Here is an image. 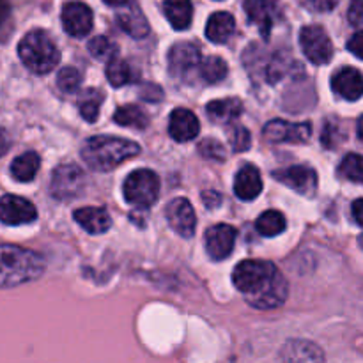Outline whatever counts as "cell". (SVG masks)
<instances>
[{"instance_id": "obj_14", "label": "cell", "mask_w": 363, "mask_h": 363, "mask_svg": "<svg viewBox=\"0 0 363 363\" xmlns=\"http://www.w3.org/2000/svg\"><path fill=\"white\" fill-rule=\"evenodd\" d=\"M236 229L229 223H218L206 233V250L213 261H223L233 252L236 243Z\"/></svg>"}, {"instance_id": "obj_7", "label": "cell", "mask_w": 363, "mask_h": 363, "mask_svg": "<svg viewBox=\"0 0 363 363\" xmlns=\"http://www.w3.org/2000/svg\"><path fill=\"white\" fill-rule=\"evenodd\" d=\"M202 57L201 50L194 43H177L169 52L170 74L179 80H190L194 74L199 77Z\"/></svg>"}, {"instance_id": "obj_45", "label": "cell", "mask_w": 363, "mask_h": 363, "mask_svg": "<svg viewBox=\"0 0 363 363\" xmlns=\"http://www.w3.org/2000/svg\"><path fill=\"white\" fill-rule=\"evenodd\" d=\"M108 6H124V4L128 2V0H105Z\"/></svg>"}, {"instance_id": "obj_39", "label": "cell", "mask_w": 363, "mask_h": 363, "mask_svg": "<svg viewBox=\"0 0 363 363\" xmlns=\"http://www.w3.org/2000/svg\"><path fill=\"white\" fill-rule=\"evenodd\" d=\"M311 9L319 11V13H325V11H332L333 7L339 4V0H303Z\"/></svg>"}, {"instance_id": "obj_40", "label": "cell", "mask_w": 363, "mask_h": 363, "mask_svg": "<svg viewBox=\"0 0 363 363\" xmlns=\"http://www.w3.org/2000/svg\"><path fill=\"white\" fill-rule=\"evenodd\" d=\"M202 201H204V204L208 206V208H216V206H220V202H222V197H220V194H216V191H204V194H202Z\"/></svg>"}, {"instance_id": "obj_25", "label": "cell", "mask_w": 363, "mask_h": 363, "mask_svg": "<svg viewBox=\"0 0 363 363\" xmlns=\"http://www.w3.org/2000/svg\"><path fill=\"white\" fill-rule=\"evenodd\" d=\"M117 21H119L121 28L124 32L131 35V38H145L149 34V23L145 20V16L142 14V11H138L137 7H130L124 13H121L117 16Z\"/></svg>"}, {"instance_id": "obj_17", "label": "cell", "mask_w": 363, "mask_h": 363, "mask_svg": "<svg viewBox=\"0 0 363 363\" xmlns=\"http://www.w3.org/2000/svg\"><path fill=\"white\" fill-rule=\"evenodd\" d=\"M332 89L337 96L357 101L363 96V77L354 67H342L332 77Z\"/></svg>"}, {"instance_id": "obj_41", "label": "cell", "mask_w": 363, "mask_h": 363, "mask_svg": "<svg viewBox=\"0 0 363 363\" xmlns=\"http://www.w3.org/2000/svg\"><path fill=\"white\" fill-rule=\"evenodd\" d=\"M353 218L358 225L363 227V199H358V201L353 202Z\"/></svg>"}, {"instance_id": "obj_2", "label": "cell", "mask_w": 363, "mask_h": 363, "mask_svg": "<svg viewBox=\"0 0 363 363\" xmlns=\"http://www.w3.org/2000/svg\"><path fill=\"white\" fill-rule=\"evenodd\" d=\"M45 273V261L35 252L16 245H0V289L32 282Z\"/></svg>"}, {"instance_id": "obj_43", "label": "cell", "mask_w": 363, "mask_h": 363, "mask_svg": "<svg viewBox=\"0 0 363 363\" xmlns=\"http://www.w3.org/2000/svg\"><path fill=\"white\" fill-rule=\"evenodd\" d=\"M7 149H9V137H7L6 131L0 130V156L6 155Z\"/></svg>"}, {"instance_id": "obj_29", "label": "cell", "mask_w": 363, "mask_h": 363, "mask_svg": "<svg viewBox=\"0 0 363 363\" xmlns=\"http://www.w3.org/2000/svg\"><path fill=\"white\" fill-rule=\"evenodd\" d=\"M227 74V64L225 60L220 59V57H208V59H202L201 69H199V77L202 78L208 84H218L220 80H223Z\"/></svg>"}, {"instance_id": "obj_1", "label": "cell", "mask_w": 363, "mask_h": 363, "mask_svg": "<svg viewBox=\"0 0 363 363\" xmlns=\"http://www.w3.org/2000/svg\"><path fill=\"white\" fill-rule=\"evenodd\" d=\"M234 287L245 296V300L261 311H273L287 300L286 277L273 262L247 259L241 261L233 272Z\"/></svg>"}, {"instance_id": "obj_10", "label": "cell", "mask_w": 363, "mask_h": 363, "mask_svg": "<svg viewBox=\"0 0 363 363\" xmlns=\"http://www.w3.org/2000/svg\"><path fill=\"white\" fill-rule=\"evenodd\" d=\"M273 177L296 194L305 195V197H312L318 190V174L312 167L293 165L289 169L273 172Z\"/></svg>"}, {"instance_id": "obj_26", "label": "cell", "mask_w": 363, "mask_h": 363, "mask_svg": "<svg viewBox=\"0 0 363 363\" xmlns=\"http://www.w3.org/2000/svg\"><path fill=\"white\" fill-rule=\"evenodd\" d=\"M255 229L262 236H279L280 233L286 230V216L277 211V209H269V211H264L259 216L257 222H255Z\"/></svg>"}, {"instance_id": "obj_42", "label": "cell", "mask_w": 363, "mask_h": 363, "mask_svg": "<svg viewBox=\"0 0 363 363\" xmlns=\"http://www.w3.org/2000/svg\"><path fill=\"white\" fill-rule=\"evenodd\" d=\"M9 4L6 2V0H0V27H2L4 23L7 21V18H9Z\"/></svg>"}, {"instance_id": "obj_11", "label": "cell", "mask_w": 363, "mask_h": 363, "mask_svg": "<svg viewBox=\"0 0 363 363\" xmlns=\"http://www.w3.org/2000/svg\"><path fill=\"white\" fill-rule=\"evenodd\" d=\"M38 218V209L20 195H4L0 199V222L6 225H25Z\"/></svg>"}, {"instance_id": "obj_12", "label": "cell", "mask_w": 363, "mask_h": 363, "mask_svg": "<svg viewBox=\"0 0 363 363\" xmlns=\"http://www.w3.org/2000/svg\"><path fill=\"white\" fill-rule=\"evenodd\" d=\"M277 363H326V358L318 344L305 339H291L280 347Z\"/></svg>"}, {"instance_id": "obj_33", "label": "cell", "mask_w": 363, "mask_h": 363, "mask_svg": "<svg viewBox=\"0 0 363 363\" xmlns=\"http://www.w3.org/2000/svg\"><path fill=\"white\" fill-rule=\"evenodd\" d=\"M80 82L82 77L74 67H62V69L59 71V74H57V85H59L60 91L66 92V94H71V92L77 91V89L80 87Z\"/></svg>"}, {"instance_id": "obj_32", "label": "cell", "mask_w": 363, "mask_h": 363, "mask_svg": "<svg viewBox=\"0 0 363 363\" xmlns=\"http://www.w3.org/2000/svg\"><path fill=\"white\" fill-rule=\"evenodd\" d=\"M89 52L94 59L99 60H113L117 55V46L110 41L105 35H98V38L89 41Z\"/></svg>"}, {"instance_id": "obj_38", "label": "cell", "mask_w": 363, "mask_h": 363, "mask_svg": "<svg viewBox=\"0 0 363 363\" xmlns=\"http://www.w3.org/2000/svg\"><path fill=\"white\" fill-rule=\"evenodd\" d=\"M347 50H350L353 55H357L358 59L363 60V30L357 32V34L347 41Z\"/></svg>"}, {"instance_id": "obj_28", "label": "cell", "mask_w": 363, "mask_h": 363, "mask_svg": "<svg viewBox=\"0 0 363 363\" xmlns=\"http://www.w3.org/2000/svg\"><path fill=\"white\" fill-rule=\"evenodd\" d=\"M106 78H108L113 87H123V85L131 84L137 78V74H135V71L131 69L126 60L113 59L106 66Z\"/></svg>"}, {"instance_id": "obj_13", "label": "cell", "mask_w": 363, "mask_h": 363, "mask_svg": "<svg viewBox=\"0 0 363 363\" xmlns=\"http://www.w3.org/2000/svg\"><path fill=\"white\" fill-rule=\"evenodd\" d=\"M167 220H169V225L172 227L174 233L186 238V240L194 238L197 218H195L194 208L184 197H177L169 202V206H167Z\"/></svg>"}, {"instance_id": "obj_22", "label": "cell", "mask_w": 363, "mask_h": 363, "mask_svg": "<svg viewBox=\"0 0 363 363\" xmlns=\"http://www.w3.org/2000/svg\"><path fill=\"white\" fill-rule=\"evenodd\" d=\"M163 11H165L167 20L176 30H184V28L190 27L191 18H194L191 0H165Z\"/></svg>"}, {"instance_id": "obj_6", "label": "cell", "mask_w": 363, "mask_h": 363, "mask_svg": "<svg viewBox=\"0 0 363 363\" xmlns=\"http://www.w3.org/2000/svg\"><path fill=\"white\" fill-rule=\"evenodd\" d=\"M85 188V174L80 167L73 163H66L53 170L52 183H50V194L60 201H71L77 199Z\"/></svg>"}, {"instance_id": "obj_27", "label": "cell", "mask_w": 363, "mask_h": 363, "mask_svg": "<svg viewBox=\"0 0 363 363\" xmlns=\"http://www.w3.org/2000/svg\"><path fill=\"white\" fill-rule=\"evenodd\" d=\"M113 121L121 126H128V128H137V130H145L149 124V117L145 116L144 110L138 108L137 105H126V106H119L113 116Z\"/></svg>"}, {"instance_id": "obj_44", "label": "cell", "mask_w": 363, "mask_h": 363, "mask_svg": "<svg viewBox=\"0 0 363 363\" xmlns=\"http://www.w3.org/2000/svg\"><path fill=\"white\" fill-rule=\"evenodd\" d=\"M357 135H358V138H360L362 144H363V116L360 117V119H358V124H357Z\"/></svg>"}, {"instance_id": "obj_46", "label": "cell", "mask_w": 363, "mask_h": 363, "mask_svg": "<svg viewBox=\"0 0 363 363\" xmlns=\"http://www.w3.org/2000/svg\"><path fill=\"white\" fill-rule=\"evenodd\" d=\"M358 243H360V247L363 248V234H362V236H360V238H358Z\"/></svg>"}, {"instance_id": "obj_9", "label": "cell", "mask_w": 363, "mask_h": 363, "mask_svg": "<svg viewBox=\"0 0 363 363\" xmlns=\"http://www.w3.org/2000/svg\"><path fill=\"white\" fill-rule=\"evenodd\" d=\"M266 140L273 142V144H282V142H289V144H307L311 140L312 135V124L311 123H287V121H269L262 130Z\"/></svg>"}, {"instance_id": "obj_15", "label": "cell", "mask_w": 363, "mask_h": 363, "mask_svg": "<svg viewBox=\"0 0 363 363\" xmlns=\"http://www.w3.org/2000/svg\"><path fill=\"white\" fill-rule=\"evenodd\" d=\"M245 13L250 23L259 28L262 38L268 39L273 23L279 18V2L277 0H245Z\"/></svg>"}, {"instance_id": "obj_31", "label": "cell", "mask_w": 363, "mask_h": 363, "mask_svg": "<svg viewBox=\"0 0 363 363\" xmlns=\"http://www.w3.org/2000/svg\"><path fill=\"white\" fill-rule=\"evenodd\" d=\"M340 176L354 183H363V156L351 152L342 160L339 167Z\"/></svg>"}, {"instance_id": "obj_36", "label": "cell", "mask_w": 363, "mask_h": 363, "mask_svg": "<svg viewBox=\"0 0 363 363\" xmlns=\"http://www.w3.org/2000/svg\"><path fill=\"white\" fill-rule=\"evenodd\" d=\"M340 138H344L342 135H339V126H333V124H326L325 131H323V145H326L328 149L335 147L339 142H342Z\"/></svg>"}, {"instance_id": "obj_23", "label": "cell", "mask_w": 363, "mask_h": 363, "mask_svg": "<svg viewBox=\"0 0 363 363\" xmlns=\"http://www.w3.org/2000/svg\"><path fill=\"white\" fill-rule=\"evenodd\" d=\"M208 116L211 117L216 123H233L234 119L241 116L243 112V103L238 98H225V99H216V101L208 103L206 106Z\"/></svg>"}, {"instance_id": "obj_24", "label": "cell", "mask_w": 363, "mask_h": 363, "mask_svg": "<svg viewBox=\"0 0 363 363\" xmlns=\"http://www.w3.org/2000/svg\"><path fill=\"white\" fill-rule=\"evenodd\" d=\"M39 165H41V160L34 151L23 152L11 163V176H13V179L20 181V183H28L35 177Z\"/></svg>"}, {"instance_id": "obj_5", "label": "cell", "mask_w": 363, "mask_h": 363, "mask_svg": "<svg viewBox=\"0 0 363 363\" xmlns=\"http://www.w3.org/2000/svg\"><path fill=\"white\" fill-rule=\"evenodd\" d=\"M124 199L135 208H151L160 194V177L152 170L140 169L131 172L124 181Z\"/></svg>"}, {"instance_id": "obj_3", "label": "cell", "mask_w": 363, "mask_h": 363, "mask_svg": "<svg viewBox=\"0 0 363 363\" xmlns=\"http://www.w3.org/2000/svg\"><path fill=\"white\" fill-rule=\"evenodd\" d=\"M140 152V145L121 137L99 135L91 137L82 147L85 165L98 172H108L126 160L135 158Z\"/></svg>"}, {"instance_id": "obj_21", "label": "cell", "mask_w": 363, "mask_h": 363, "mask_svg": "<svg viewBox=\"0 0 363 363\" xmlns=\"http://www.w3.org/2000/svg\"><path fill=\"white\" fill-rule=\"evenodd\" d=\"M234 28H236V21L230 13L225 11H218V13L211 14V18L208 20L206 25V35H208L209 41L213 43H225L229 41L230 35L234 34Z\"/></svg>"}, {"instance_id": "obj_8", "label": "cell", "mask_w": 363, "mask_h": 363, "mask_svg": "<svg viewBox=\"0 0 363 363\" xmlns=\"http://www.w3.org/2000/svg\"><path fill=\"white\" fill-rule=\"evenodd\" d=\"M300 46L305 57L318 66L330 62L333 57L332 41H330L325 28L319 27V25H307V27L301 28Z\"/></svg>"}, {"instance_id": "obj_19", "label": "cell", "mask_w": 363, "mask_h": 363, "mask_svg": "<svg viewBox=\"0 0 363 363\" xmlns=\"http://www.w3.org/2000/svg\"><path fill=\"white\" fill-rule=\"evenodd\" d=\"M262 191V179L259 170L254 165H245L234 179V194L238 199L245 202H250L259 197Z\"/></svg>"}, {"instance_id": "obj_18", "label": "cell", "mask_w": 363, "mask_h": 363, "mask_svg": "<svg viewBox=\"0 0 363 363\" xmlns=\"http://www.w3.org/2000/svg\"><path fill=\"white\" fill-rule=\"evenodd\" d=\"M199 119L188 108H176L170 113L169 133L176 142H190L199 135Z\"/></svg>"}, {"instance_id": "obj_20", "label": "cell", "mask_w": 363, "mask_h": 363, "mask_svg": "<svg viewBox=\"0 0 363 363\" xmlns=\"http://www.w3.org/2000/svg\"><path fill=\"white\" fill-rule=\"evenodd\" d=\"M73 218L89 234H103L112 227V218L103 208H80L74 211Z\"/></svg>"}, {"instance_id": "obj_30", "label": "cell", "mask_w": 363, "mask_h": 363, "mask_svg": "<svg viewBox=\"0 0 363 363\" xmlns=\"http://www.w3.org/2000/svg\"><path fill=\"white\" fill-rule=\"evenodd\" d=\"M101 101V92H98L96 89H87V91L80 96V99H78V110H80L82 117H84L87 123H94V121L98 119Z\"/></svg>"}, {"instance_id": "obj_16", "label": "cell", "mask_w": 363, "mask_h": 363, "mask_svg": "<svg viewBox=\"0 0 363 363\" xmlns=\"http://www.w3.org/2000/svg\"><path fill=\"white\" fill-rule=\"evenodd\" d=\"M62 27L73 38H84L92 28L91 7L82 2H67L62 7Z\"/></svg>"}, {"instance_id": "obj_4", "label": "cell", "mask_w": 363, "mask_h": 363, "mask_svg": "<svg viewBox=\"0 0 363 363\" xmlns=\"http://www.w3.org/2000/svg\"><path fill=\"white\" fill-rule=\"evenodd\" d=\"M18 55L27 69L35 74H46L60 60L59 48L45 30H30L18 45Z\"/></svg>"}, {"instance_id": "obj_34", "label": "cell", "mask_w": 363, "mask_h": 363, "mask_svg": "<svg viewBox=\"0 0 363 363\" xmlns=\"http://www.w3.org/2000/svg\"><path fill=\"white\" fill-rule=\"evenodd\" d=\"M199 152H201L204 158L215 160V162H223L225 160V149L215 138H206L199 144Z\"/></svg>"}, {"instance_id": "obj_37", "label": "cell", "mask_w": 363, "mask_h": 363, "mask_svg": "<svg viewBox=\"0 0 363 363\" xmlns=\"http://www.w3.org/2000/svg\"><path fill=\"white\" fill-rule=\"evenodd\" d=\"M347 18L354 27H363V0H351Z\"/></svg>"}, {"instance_id": "obj_35", "label": "cell", "mask_w": 363, "mask_h": 363, "mask_svg": "<svg viewBox=\"0 0 363 363\" xmlns=\"http://www.w3.org/2000/svg\"><path fill=\"white\" fill-rule=\"evenodd\" d=\"M230 144H233L234 151H247L252 144L250 133L247 128L243 126H234L230 131Z\"/></svg>"}]
</instances>
